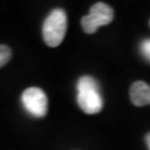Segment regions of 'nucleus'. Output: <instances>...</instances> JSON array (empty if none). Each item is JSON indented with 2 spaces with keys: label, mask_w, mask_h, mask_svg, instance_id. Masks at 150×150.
<instances>
[{
  "label": "nucleus",
  "mask_w": 150,
  "mask_h": 150,
  "mask_svg": "<svg viewBox=\"0 0 150 150\" xmlns=\"http://www.w3.org/2000/svg\"><path fill=\"white\" fill-rule=\"evenodd\" d=\"M77 90V102L83 112L95 115L101 111L103 102L96 79L90 76H82L78 80Z\"/></svg>",
  "instance_id": "f257e3e1"
},
{
  "label": "nucleus",
  "mask_w": 150,
  "mask_h": 150,
  "mask_svg": "<svg viewBox=\"0 0 150 150\" xmlns=\"http://www.w3.org/2000/svg\"><path fill=\"white\" fill-rule=\"evenodd\" d=\"M67 15L64 9H54L42 25L43 41L49 47H58L62 42L67 32Z\"/></svg>",
  "instance_id": "f03ea898"
},
{
  "label": "nucleus",
  "mask_w": 150,
  "mask_h": 150,
  "mask_svg": "<svg viewBox=\"0 0 150 150\" xmlns=\"http://www.w3.org/2000/svg\"><path fill=\"white\" fill-rule=\"evenodd\" d=\"M113 10L103 2H97L90 8L89 15L82 17L81 26L86 33H95L98 28L107 26L113 20Z\"/></svg>",
  "instance_id": "7ed1b4c3"
},
{
  "label": "nucleus",
  "mask_w": 150,
  "mask_h": 150,
  "mask_svg": "<svg viewBox=\"0 0 150 150\" xmlns=\"http://www.w3.org/2000/svg\"><path fill=\"white\" fill-rule=\"evenodd\" d=\"M21 100L23 107L26 108L28 112L41 118L47 115L48 111V99L45 93V91L41 90L38 87H30L22 92Z\"/></svg>",
  "instance_id": "20e7f679"
},
{
  "label": "nucleus",
  "mask_w": 150,
  "mask_h": 150,
  "mask_svg": "<svg viewBox=\"0 0 150 150\" xmlns=\"http://www.w3.org/2000/svg\"><path fill=\"white\" fill-rule=\"evenodd\" d=\"M130 100L137 107L150 105V86L144 81H136L130 88Z\"/></svg>",
  "instance_id": "39448f33"
},
{
  "label": "nucleus",
  "mask_w": 150,
  "mask_h": 150,
  "mask_svg": "<svg viewBox=\"0 0 150 150\" xmlns=\"http://www.w3.org/2000/svg\"><path fill=\"white\" fill-rule=\"evenodd\" d=\"M11 58V49L6 45H0V68L9 62Z\"/></svg>",
  "instance_id": "423d86ee"
},
{
  "label": "nucleus",
  "mask_w": 150,
  "mask_h": 150,
  "mask_svg": "<svg viewBox=\"0 0 150 150\" xmlns=\"http://www.w3.org/2000/svg\"><path fill=\"white\" fill-rule=\"evenodd\" d=\"M140 52L146 60L150 62V39H145L140 43Z\"/></svg>",
  "instance_id": "0eeeda50"
},
{
  "label": "nucleus",
  "mask_w": 150,
  "mask_h": 150,
  "mask_svg": "<svg viewBox=\"0 0 150 150\" xmlns=\"http://www.w3.org/2000/svg\"><path fill=\"white\" fill-rule=\"evenodd\" d=\"M146 144H147V146H148V148L150 150V132L146 134Z\"/></svg>",
  "instance_id": "6e6552de"
}]
</instances>
